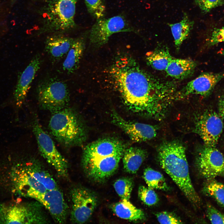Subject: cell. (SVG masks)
Returning <instances> with one entry per match:
<instances>
[{
	"instance_id": "cell-6",
	"label": "cell",
	"mask_w": 224,
	"mask_h": 224,
	"mask_svg": "<svg viewBox=\"0 0 224 224\" xmlns=\"http://www.w3.org/2000/svg\"><path fill=\"white\" fill-rule=\"evenodd\" d=\"M37 99L42 109L54 112L68 107L70 101L68 87L64 81L54 77H47L38 84Z\"/></svg>"
},
{
	"instance_id": "cell-27",
	"label": "cell",
	"mask_w": 224,
	"mask_h": 224,
	"mask_svg": "<svg viewBox=\"0 0 224 224\" xmlns=\"http://www.w3.org/2000/svg\"><path fill=\"white\" fill-rule=\"evenodd\" d=\"M205 195L213 198L224 209V184L215 178L206 180L202 189Z\"/></svg>"
},
{
	"instance_id": "cell-10",
	"label": "cell",
	"mask_w": 224,
	"mask_h": 224,
	"mask_svg": "<svg viewBox=\"0 0 224 224\" xmlns=\"http://www.w3.org/2000/svg\"><path fill=\"white\" fill-rule=\"evenodd\" d=\"M195 166L199 174L206 180L224 177V157L215 147L203 148L197 156Z\"/></svg>"
},
{
	"instance_id": "cell-35",
	"label": "cell",
	"mask_w": 224,
	"mask_h": 224,
	"mask_svg": "<svg viewBox=\"0 0 224 224\" xmlns=\"http://www.w3.org/2000/svg\"><path fill=\"white\" fill-rule=\"evenodd\" d=\"M222 42H224V27L215 29L208 40V45L212 46Z\"/></svg>"
},
{
	"instance_id": "cell-25",
	"label": "cell",
	"mask_w": 224,
	"mask_h": 224,
	"mask_svg": "<svg viewBox=\"0 0 224 224\" xmlns=\"http://www.w3.org/2000/svg\"><path fill=\"white\" fill-rule=\"evenodd\" d=\"M194 24V21L189 18L185 12L184 13L183 18L180 21L168 24L174 39L175 47L177 50L189 36Z\"/></svg>"
},
{
	"instance_id": "cell-7",
	"label": "cell",
	"mask_w": 224,
	"mask_h": 224,
	"mask_svg": "<svg viewBox=\"0 0 224 224\" xmlns=\"http://www.w3.org/2000/svg\"><path fill=\"white\" fill-rule=\"evenodd\" d=\"M32 129L41 156L54 168L59 176L64 179L68 178V162L58 151L53 140L36 119L33 122Z\"/></svg>"
},
{
	"instance_id": "cell-36",
	"label": "cell",
	"mask_w": 224,
	"mask_h": 224,
	"mask_svg": "<svg viewBox=\"0 0 224 224\" xmlns=\"http://www.w3.org/2000/svg\"><path fill=\"white\" fill-rule=\"evenodd\" d=\"M218 108L220 116L224 118V96L222 97L219 100Z\"/></svg>"
},
{
	"instance_id": "cell-31",
	"label": "cell",
	"mask_w": 224,
	"mask_h": 224,
	"mask_svg": "<svg viewBox=\"0 0 224 224\" xmlns=\"http://www.w3.org/2000/svg\"><path fill=\"white\" fill-rule=\"evenodd\" d=\"M138 196L141 200L146 205L151 206L158 202L157 194L153 189L149 187L140 186L138 189Z\"/></svg>"
},
{
	"instance_id": "cell-2",
	"label": "cell",
	"mask_w": 224,
	"mask_h": 224,
	"mask_svg": "<svg viewBox=\"0 0 224 224\" xmlns=\"http://www.w3.org/2000/svg\"><path fill=\"white\" fill-rule=\"evenodd\" d=\"M158 157L162 168L192 204L199 207L201 201L192 183L184 147L176 141L165 142L158 149Z\"/></svg>"
},
{
	"instance_id": "cell-33",
	"label": "cell",
	"mask_w": 224,
	"mask_h": 224,
	"mask_svg": "<svg viewBox=\"0 0 224 224\" xmlns=\"http://www.w3.org/2000/svg\"><path fill=\"white\" fill-rule=\"evenodd\" d=\"M155 216L161 224H181L180 218L172 212L164 211L157 212Z\"/></svg>"
},
{
	"instance_id": "cell-28",
	"label": "cell",
	"mask_w": 224,
	"mask_h": 224,
	"mask_svg": "<svg viewBox=\"0 0 224 224\" xmlns=\"http://www.w3.org/2000/svg\"><path fill=\"white\" fill-rule=\"evenodd\" d=\"M143 177L148 187L153 189L167 191L170 188L162 174L151 168L145 169Z\"/></svg>"
},
{
	"instance_id": "cell-4",
	"label": "cell",
	"mask_w": 224,
	"mask_h": 224,
	"mask_svg": "<svg viewBox=\"0 0 224 224\" xmlns=\"http://www.w3.org/2000/svg\"><path fill=\"white\" fill-rule=\"evenodd\" d=\"M77 0H46L43 7V23L39 34H62L75 27Z\"/></svg>"
},
{
	"instance_id": "cell-19",
	"label": "cell",
	"mask_w": 224,
	"mask_h": 224,
	"mask_svg": "<svg viewBox=\"0 0 224 224\" xmlns=\"http://www.w3.org/2000/svg\"><path fill=\"white\" fill-rule=\"evenodd\" d=\"M74 40L62 34H54L46 40L45 51L52 61H59L67 55Z\"/></svg>"
},
{
	"instance_id": "cell-18",
	"label": "cell",
	"mask_w": 224,
	"mask_h": 224,
	"mask_svg": "<svg viewBox=\"0 0 224 224\" xmlns=\"http://www.w3.org/2000/svg\"><path fill=\"white\" fill-rule=\"evenodd\" d=\"M41 62L40 55L37 54L21 74L14 92V97L18 104H21L26 97L35 76L40 67Z\"/></svg>"
},
{
	"instance_id": "cell-11",
	"label": "cell",
	"mask_w": 224,
	"mask_h": 224,
	"mask_svg": "<svg viewBox=\"0 0 224 224\" xmlns=\"http://www.w3.org/2000/svg\"><path fill=\"white\" fill-rule=\"evenodd\" d=\"M223 125L220 115L214 111H208L198 118L195 130L206 146L214 147L222 133Z\"/></svg>"
},
{
	"instance_id": "cell-16",
	"label": "cell",
	"mask_w": 224,
	"mask_h": 224,
	"mask_svg": "<svg viewBox=\"0 0 224 224\" xmlns=\"http://www.w3.org/2000/svg\"><path fill=\"white\" fill-rule=\"evenodd\" d=\"M224 77V73H203L178 91V99L192 94L208 95L217 84Z\"/></svg>"
},
{
	"instance_id": "cell-29",
	"label": "cell",
	"mask_w": 224,
	"mask_h": 224,
	"mask_svg": "<svg viewBox=\"0 0 224 224\" xmlns=\"http://www.w3.org/2000/svg\"><path fill=\"white\" fill-rule=\"evenodd\" d=\"M133 183L129 177H124L116 180L114 184V189L122 200H129L133 190Z\"/></svg>"
},
{
	"instance_id": "cell-24",
	"label": "cell",
	"mask_w": 224,
	"mask_h": 224,
	"mask_svg": "<svg viewBox=\"0 0 224 224\" xmlns=\"http://www.w3.org/2000/svg\"><path fill=\"white\" fill-rule=\"evenodd\" d=\"M114 213L119 218L131 221H138L146 219L144 212L132 204L129 200H122L111 207Z\"/></svg>"
},
{
	"instance_id": "cell-12",
	"label": "cell",
	"mask_w": 224,
	"mask_h": 224,
	"mask_svg": "<svg viewBox=\"0 0 224 224\" xmlns=\"http://www.w3.org/2000/svg\"><path fill=\"white\" fill-rule=\"evenodd\" d=\"M123 153L115 154L82 163L87 176L100 182L111 176L117 169Z\"/></svg>"
},
{
	"instance_id": "cell-3",
	"label": "cell",
	"mask_w": 224,
	"mask_h": 224,
	"mask_svg": "<svg viewBox=\"0 0 224 224\" xmlns=\"http://www.w3.org/2000/svg\"><path fill=\"white\" fill-rule=\"evenodd\" d=\"M50 132L56 140L63 146L81 145L86 138V131L76 112L68 107L53 112L49 124Z\"/></svg>"
},
{
	"instance_id": "cell-20",
	"label": "cell",
	"mask_w": 224,
	"mask_h": 224,
	"mask_svg": "<svg viewBox=\"0 0 224 224\" xmlns=\"http://www.w3.org/2000/svg\"><path fill=\"white\" fill-rule=\"evenodd\" d=\"M21 165L30 175L43 184L47 190L58 188L52 176L37 160L32 158Z\"/></svg>"
},
{
	"instance_id": "cell-21",
	"label": "cell",
	"mask_w": 224,
	"mask_h": 224,
	"mask_svg": "<svg viewBox=\"0 0 224 224\" xmlns=\"http://www.w3.org/2000/svg\"><path fill=\"white\" fill-rule=\"evenodd\" d=\"M85 38L81 36L74 38L63 64V69L68 74L75 72L78 68L85 47Z\"/></svg>"
},
{
	"instance_id": "cell-37",
	"label": "cell",
	"mask_w": 224,
	"mask_h": 224,
	"mask_svg": "<svg viewBox=\"0 0 224 224\" xmlns=\"http://www.w3.org/2000/svg\"><path fill=\"white\" fill-rule=\"evenodd\" d=\"M219 53L224 55V48L219 51Z\"/></svg>"
},
{
	"instance_id": "cell-8",
	"label": "cell",
	"mask_w": 224,
	"mask_h": 224,
	"mask_svg": "<svg viewBox=\"0 0 224 224\" xmlns=\"http://www.w3.org/2000/svg\"><path fill=\"white\" fill-rule=\"evenodd\" d=\"M96 20L90 30L89 37L91 42L97 46L105 44L114 34L120 32H137L124 15Z\"/></svg>"
},
{
	"instance_id": "cell-13",
	"label": "cell",
	"mask_w": 224,
	"mask_h": 224,
	"mask_svg": "<svg viewBox=\"0 0 224 224\" xmlns=\"http://www.w3.org/2000/svg\"><path fill=\"white\" fill-rule=\"evenodd\" d=\"M49 212L54 221L59 224L64 223L68 213V207L63 194L58 188L47 190L34 198Z\"/></svg>"
},
{
	"instance_id": "cell-22",
	"label": "cell",
	"mask_w": 224,
	"mask_h": 224,
	"mask_svg": "<svg viewBox=\"0 0 224 224\" xmlns=\"http://www.w3.org/2000/svg\"><path fill=\"white\" fill-rule=\"evenodd\" d=\"M196 66V62L192 59L173 58L165 71L172 77L183 79L193 74Z\"/></svg>"
},
{
	"instance_id": "cell-17",
	"label": "cell",
	"mask_w": 224,
	"mask_h": 224,
	"mask_svg": "<svg viewBox=\"0 0 224 224\" xmlns=\"http://www.w3.org/2000/svg\"><path fill=\"white\" fill-rule=\"evenodd\" d=\"M111 117L113 123L121 128L134 142L149 140L156 135V129L152 125L126 120L114 112L111 114Z\"/></svg>"
},
{
	"instance_id": "cell-5",
	"label": "cell",
	"mask_w": 224,
	"mask_h": 224,
	"mask_svg": "<svg viewBox=\"0 0 224 224\" xmlns=\"http://www.w3.org/2000/svg\"><path fill=\"white\" fill-rule=\"evenodd\" d=\"M43 206L38 201H11L0 204V224L49 223Z\"/></svg>"
},
{
	"instance_id": "cell-26",
	"label": "cell",
	"mask_w": 224,
	"mask_h": 224,
	"mask_svg": "<svg viewBox=\"0 0 224 224\" xmlns=\"http://www.w3.org/2000/svg\"><path fill=\"white\" fill-rule=\"evenodd\" d=\"M173 57L167 48H158L147 52L146 54L147 63L157 70H166Z\"/></svg>"
},
{
	"instance_id": "cell-34",
	"label": "cell",
	"mask_w": 224,
	"mask_h": 224,
	"mask_svg": "<svg viewBox=\"0 0 224 224\" xmlns=\"http://www.w3.org/2000/svg\"><path fill=\"white\" fill-rule=\"evenodd\" d=\"M207 217L212 224H224V214L210 204L206 208Z\"/></svg>"
},
{
	"instance_id": "cell-1",
	"label": "cell",
	"mask_w": 224,
	"mask_h": 224,
	"mask_svg": "<svg viewBox=\"0 0 224 224\" xmlns=\"http://www.w3.org/2000/svg\"><path fill=\"white\" fill-rule=\"evenodd\" d=\"M110 75L125 105L133 112L161 120L176 100L175 82L155 77L128 58L117 60Z\"/></svg>"
},
{
	"instance_id": "cell-9",
	"label": "cell",
	"mask_w": 224,
	"mask_h": 224,
	"mask_svg": "<svg viewBox=\"0 0 224 224\" xmlns=\"http://www.w3.org/2000/svg\"><path fill=\"white\" fill-rule=\"evenodd\" d=\"M70 194L71 221L74 223H85L91 217L96 207L97 197L91 190L79 186L72 188Z\"/></svg>"
},
{
	"instance_id": "cell-32",
	"label": "cell",
	"mask_w": 224,
	"mask_h": 224,
	"mask_svg": "<svg viewBox=\"0 0 224 224\" xmlns=\"http://www.w3.org/2000/svg\"><path fill=\"white\" fill-rule=\"evenodd\" d=\"M195 3L204 14L213 9L224 5V0H194Z\"/></svg>"
},
{
	"instance_id": "cell-23",
	"label": "cell",
	"mask_w": 224,
	"mask_h": 224,
	"mask_svg": "<svg viewBox=\"0 0 224 224\" xmlns=\"http://www.w3.org/2000/svg\"><path fill=\"white\" fill-rule=\"evenodd\" d=\"M147 157V152L141 148L131 147L125 149L122 156L124 170L129 173L135 174Z\"/></svg>"
},
{
	"instance_id": "cell-15",
	"label": "cell",
	"mask_w": 224,
	"mask_h": 224,
	"mask_svg": "<svg viewBox=\"0 0 224 224\" xmlns=\"http://www.w3.org/2000/svg\"><path fill=\"white\" fill-rule=\"evenodd\" d=\"M124 144L114 138H105L96 140L87 145L84 148L82 163L97 158L123 153Z\"/></svg>"
},
{
	"instance_id": "cell-30",
	"label": "cell",
	"mask_w": 224,
	"mask_h": 224,
	"mask_svg": "<svg viewBox=\"0 0 224 224\" xmlns=\"http://www.w3.org/2000/svg\"><path fill=\"white\" fill-rule=\"evenodd\" d=\"M88 12L96 20L105 17L106 7L105 0H84Z\"/></svg>"
},
{
	"instance_id": "cell-14",
	"label": "cell",
	"mask_w": 224,
	"mask_h": 224,
	"mask_svg": "<svg viewBox=\"0 0 224 224\" xmlns=\"http://www.w3.org/2000/svg\"><path fill=\"white\" fill-rule=\"evenodd\" d=\"M11 177L16 190L23 197L34 199L38 195L47 190L26 171L21 164L13 168Z\"/></svg>"
}]
</instances>
